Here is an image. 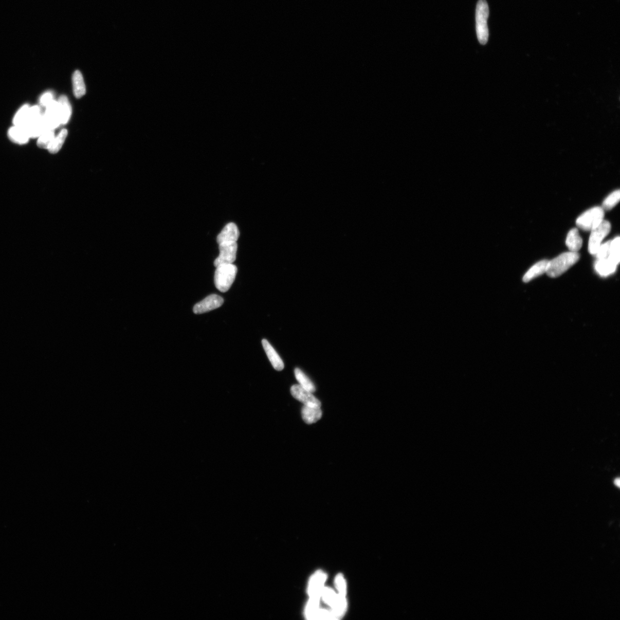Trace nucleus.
<instances>
[{
    "label": "nucleus",
    "instance_id": "1",
    "mask_svg": "<svg viewBox=\"0 0 620 620\" xmlns=\"http://www.w3.org/2000/svg\"><path fill=\"white\" fill-rule=\"evenodd\" d=\"M579 258L580 255L578 252H569L561 254L549 261L546 273L550 278H558L576 264Z\"/></svg>",
    "mask_w": 620,
    "mask_h": 620
},
{
    "label": "nucleus",
    "instance_id": "2",
    "mask_svg": "<svg viewBox=\"0 0 620 620\" xmlns=\"http://www.w3.org/2000/svg\"><path fill=\"white\" fill-rule=\"evenodd\" d=\"M237 273L238 268L233 264L218 265L214 275L216 288L221 292H227L234 282Z\"/></svg>",
    "mask_w": 620,
    "mask_h": 620
},
{
    "label": "nucleus",
    "instance_id": "3",
    "mask_svg": "<svg viewBox=\"0 0 620 620\" xmlns=\"http://www.w3.org/2000/svg\"><path fill=\"white\" fill-rule=\"evenodd\" d=\"M489 14V7L486 0H479L477 5L476 12V32L479 42L483 45H485L488 41V19Z\"/></svg>",
    "mask_w": 620,
    "mask_h": 620
},
{
    "label": "nucleus",
    "instance_id": "4",
    "mask_svg": "<svg viewBox=\"0 0 620 620\" xmlns=\"http://www.w3.org/2000/svg\"><path fill=\"white\" fill-rule=\"evenodd\" d=\"M604 210L601 207H594L580 215L576 221L579 228L585 231H591L603 222Z\"/></svg>",
    "mask_w": 620,
    "mask_h": 620
},
{
    "label": "nucleus",
    "instance_id": "5",
    "mask_svg": "<svg viewBox=\"0 0 620 620\" xmlns=\"http://www.w3.org/2000/svg\"><path fill=\"white\" fill-rule=\"evenodd\" d=\"M611 225L608 221L603 220L596 228L591 230L589 241V251L590 254L596 253L603 240L611 232Z\"/></svg>",
    "mask_w": 620,
    "mask_h": 620
},
{
    "label": "nucleus",
    "instance_id": "6",
    "mask_svg": "<svg viewBox=\"0 0 620 620\" xmlns=\"http://www.w3.org/2000/svg\"><path fill=\"white\" fill-rule=\"evenodd\" d=\"M220 254L214 262V266L225 264H233L237 255L238 245L237 242L230 241L218 244Z\"/></svg>",
    "mask_w": 620,
    "mask_h": 620
},
{
    "label": "nucleus",
    "instance_id": "7",
    "mask_svg": "<svg viewBox=\"0 0 620 620\" xmlns=\"http://www.w3.org/2000/svg\"><path fill=\"white\" fill-rule=\"evenodd\" d=\"M291 393L293 396L299 402L303 403L304 406L314 407H321V403L317 398L309 392L300 385H294L291 388Z\"/></svg>",
    "mask_w": 620,
    "mask_h": 620
},
{
    "label": "nucleus",
    "instance_id": "8",
    "mask_svg": "<svg viewBox=\"0 0 620 620\" xmlns=\"http://www.w3.org/2000/svg\"><path fill=\"white\" fill-rule=\"evenodd\" d=\"M224 299L219 295L213 294L206 297L203 301L196 303L193 309L196 314H204L218 308L223 304Z\"/></svg>",
    "mask_w": 620,
    "mask_h": 620
},
{
    "label": "nucleus",
    "instance_id": "9",
    "mask_svg": "<svg viewBox=\"0 0 620 620\" xmlns=\"http://www.w3.org/2000/svg\"><path fill=\"white\" fill-rule=\"evenodd\" d=\"M326 578V574L321 570L318 571L313 575L308 586V594L309 597H321L322 590Z\"/></svg>",
    "mask_w": 620,
    "mask_h": 620
},
{
    "label": "nucleus",
    "instance_id": "10",
    "mask_svg": "<svg viewBox=\"0 0 620 620\" xmlns=\"http://www.w3.org/2000/svg\"><path fill=\"white\" fill-rule=\"evenodd\" d=\"M239 236L240 232L237 225L234 223H230L226 225L221 231L216 238V241L218 244L230 242V241L237 242Z\"/></svg>",
    "mask_w": 620,
    "mask_h": 620
},
{
    "label": "nucleus",
    "instance_id": "11",
    "mask_svg": "<svg viewBox=\"0 0 620 620\" xmlns=\"http://www.w3.org/2000/svg\"><path fill=\"white\" fill-rule=\"evenodd\" d=\"M262 344L264 351L273 367L278 371H282L284 367V362L278 353L276 352L267 339H263Z\"/></svg>",
    "mask_w": 620,
    "mask_h": 620
},
{
    "label": "nucleus",
    "instance_id": "12",
    "mask_svg": "<svg viewBox=\"0 0 620 620\" xmlns=\"http://www.w3.org/2000/svg\"><path fill=\"white\" fill-rule=\"evenodd\" d=\"M549 261L543 260L536 263L526 272L523 277L524 283H528L531 280L538 278L539 276L546 273L547 271Z\"/></svg>",
    "mask_w": 620,
    "mask_h": 620
},
{
    "label": "nucleus",
    "instance_id": "13",
    "mask_svg": "<svg viewBox=\"0 0 620 620\" xmlns=\"http://www.w3.org/2000/svg\"><path fill=\"white\" fill-rule=\"evenodd\" d=\"M617 264L614 263L608 258L597 259L595 263V269L601 277H608L613 273L617 267Z\"/></svg>",
    "mask_w": 620,
    "mask_h": 620
},
{
    "label": "nucleus",
    "instance_id": "14",
    "mask_svg": "<svg viewBox=\"0 0 620 620\" xmlns=\"http://www.w3.org/2000/svg\"><path fill=\"white\" fill-rule=\"evenodd\" d=\"M8 136L13 142L19 144L27 143L30 138L25 127L14 125L9 129Z\"/></svg>",
    "mask_w": 620,
    "mask_h": 620
},
{
    "label": "nucleus",
    "instance_id": "15",
    "mask_svg": "<svg viewBox=\"0 0 620 620\" xmlns=\"http://www.w3.org/2000/svg\"><path fill=\"white\" fill-rule=\"evenodd\" d=\"M322 412L320 407L304 406L302 409V416L307 424H313L321 420Z\"/></svg>",
    "mask_w": 620,
    "mask_h": 620
},
{
    "label": "nucleus",
    "instance_id": "16",
    "mask_svg": "<svg viewBox=\"0 0 620 620\" xmlns=\"http://www.w3.org/2000/svg\"><path fill=\"white\" fill-rule=\"evenodd\" d=\"M582 243V239L577 228H574L569 231L567 241H566V244L570 252H577L581 248Z\"/></svg>",
    "mask_w": 620,
    "mask_h": 620
},
{
    "label": "nucleus",
    "instance_id": "17",
    "mask_svg": "<svg viewBox=\"0 0 620 620\" xmlns=\"http://www.w3.org/2000/svg\"><path fill=\"white\" fill-rule=\"evenodd\" d=\"M59 110L61 118V125L67 124L70 119L71 115V106L68 98L65 96H62L58 101Z\"/></svg>",
    "mask_w": 620,
    "mask_h": 620
},
{
    "label": "nucleus",
    "instance_id": "18",
    "mask_svg": "<svg viewBox=\"0 0 620 620\" xmlns=\"http://www.w3.org/2000/svg\"><path fill=\"white\" fill-rule=\"evenodd\" d=\"M72 85L74 93L76 98H80L85 95L86 86L82 74L77 70L72 76Z\"/></svg>",
    "mask_w": 620,
    "mask_h": 620
},
{
    "label": "nucleus",
    "instance_id": "19",
    "mask_svg": "<svg viewBox=\"0 0 620 620\" xmlns=\"http://www.w3.org/2000/svg\"><path fill=\"white\" fill-rule=\"evenodd\" d=\"M295 375L299 383V385L304 388L305 390L312 393L316 391V387H315L313 382L310 380V379L300 369H295Z\"/></svg>",
    "mask_w": 620,
    "mask_h": 620
},
{
    "label": "nucleus",
    "instance_id": "20",
    "mask_svg": "<svg viewBox=\"0 0 620 620\" xmlns=\"http://www.w3.org/2000/svg\"><path fill=\"white\" fill-rule=\"evenodd\" d=\"M323 601L331 606L332 609H335L339 601L338 594L329 588H323L322 590L321 597Z\"/></svg>",
    "mask_w": 620,
    "mask_h": 620
},
{
    "label": "nucleus",
    "instance_id": "21",
    "mask_svg": "<svg viewBox=\"0 0 620 620\" xmlns=\"http://www.w3.org/2000/svg\"><path fill=\"white\" fill-rule=\"evenodd\" d=\"M68 132L66 130H62L59 134L54 138L51 144L48 148V150L51 154H57L61 149L64 142L67 136Z\"/></svg>",
    "mask_w": 620,
    "mask_h": 620
},
{
    "label": "nucleus",
    "instance_id": "22",
    "mask_svg": "<svg viewBox=\"0 0 620 620\" xmlns=\"http://www.w3.org/2000/svg\"><path fill=\"white\" fill-rule=\"evenodd\" d=\"M56 135L53 130H47L38 137V145L42 149H48Z\"/></svg>",
    "mask_w": 620,
    "mask_h": 620
},
{
    "label": "nucleus",
    "instance_id": "23",
    "mask_svg": "<svg viewBox=\"0 0 620 620\" xmlns=\"http://www.w3.org/2000/svg\"><path fill=\"white\" fill-rule=\"evenodd\" d=\"M619 238L617 237L611 241V249L608 259L618 265L619 263Z\"/></svg>",
    "mask_w": 620,
    "mask_h": 620
},
{
    "label": "nucleus",
    "instance_id": "24",
    "mask_svg": "<svg viewBox=\"0 0 620 620\" xmlns=\"http://www.w3.org/2000/svg\"><path fill=\"white\" fill-rule=\"evenodd\" d=\"M620 199V191L619 190L613 192L604 200L603 204V209L605 210L612 209Z\"/></svg>",
    "mask_w": 620,
    "mask_h": 620
},
{
    "label": "nucleus",
    "instance_id": "25",
    "mask_svg": "<svg viewBox=\"0 0 620 620\" xmlns=\"http://www.w3.org/2000/svg\"><path fill=\"white\" fill-rule=\"evenodd\" d=\"M29 106L24 105L17 112L13 119L14 126H23L26 122Z\"/></svg>",
    "mask_w": 620,
    "mask_h": 620
},
{
    "label": "nucleus",
    "instance_id": "26",
    "mask_svg": "<svg viewBox=\"0 0 620 620\" xmlns=\"http://www.w3.org/2000/svg\"><path fill=\"white\" fill-rule=\"evenodd\" d=\"M336 587L338 590V594L343 597H346L347 595V583L344 577L342 574H338L335 579Z\"/></svg>",
    "mask_w": 620,
    "mask_h": 620
},
{
    "label": "nucleus",
    "instance_id": "27",
    "mask_svg": "<svg viewBox=\"0 0 620 620\" xmlns=\"http://www.w3.org/2000/svg\"><path fill=\"white\" fill-rule=\"evenodd\" d=\"M611 241H608V242L601 244L599 246L596 253L594 254L597 259H603L608 258L610 249H611Z\"/></svg>",
    "mask_w": 620,
    "mask_h": 620
},
{
    "label": "nucleus",
    "instance_id": "28",
    "mask_svg": "<svg viewBox=\"0 0 620 620\" xmlns=\"http://www.w3.org/2000/svg\"><path fill=\"white\" fill-rule=\"evenodd\" d=\"M53 100V95L50 92H46L41 97L40 103L42 106L46 107Z\"/></svg>",
    "mask_w": 620,
    "mask_h": 620
},
{
    "label": "nucleus",
    "instance_id": "29",
    "mask_svg": "<svg viewBox=\"0 0 620 620\" xmlns=\"http://www.w3.org/2000/svg\"><path fill=\"white\" fill-rule=\"evenodd\" d=\"M615 484H616V485H617L618 487H619V479H616V480H615Z\"/></svg>",
    "mask_w": 620,
    "mask_h": 620
}]
</instances>
